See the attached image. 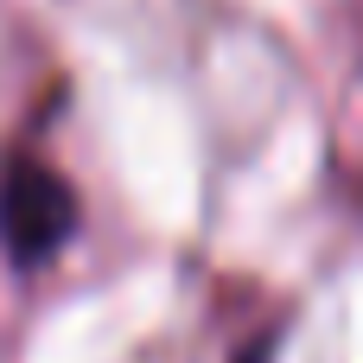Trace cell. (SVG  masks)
Segmentation results:
<instances>
[{
    "mask_svg": "<svg viewBox=\"0 0 363 363\" xmlns=\"http://www.w3.org/2000/svg\"><path fill=\"white\" fill-rule=\"evenodd\" d=\"M83 236V198L38 147H0V255L13 274L51 268Z\"/></svg>",
    "mask_w": 363,
    "mask_h": 363,
    "instance_id": "6da1fadb",
    "label": "cell"
},
{
    "mask_svg": "<svg viewBox=\"0 0 363 363\" xmlns=\"http://www.w3.org/2000/svg\"><path fill=\"white\" fill-rule=\"evenodd\" d=\"M281 345H287V319H268L230 351V363H281Z\"/></svg>",
    "mask_w": 363,
    "mask_h": 363,
    "instance_id": "7a4b0ae2",
    "label": "cell"
}]
</instances>
